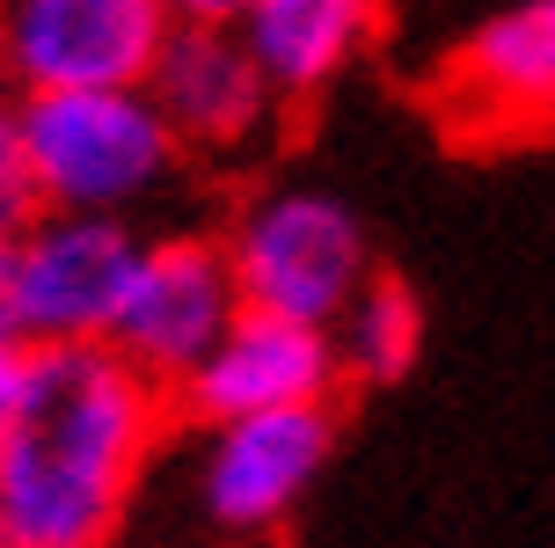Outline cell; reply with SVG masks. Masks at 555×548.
<instances>
[{
	"mask_svg": "<svg viewBox=\"0 0 555 548\" xmlns=\"http://www.w3.org/2000/svg\"><path fill=\"white\" fill-rule=\"evenodd\" d=\"M37 213H44V191H37V168H29L23 95L0 81V242H8V234H23Z\"/></svg>",
	"mask_w": 555,
	"mask_h": 548,
	"instance_id": "13",
	"label": "cell"
},
{
	"mask_svg": "<svg viewBox=\"0 0 555 548\" xmlns=\"http://www.w3.org/2000/svg\"><path fill=\"white\" fill-rule=\"evenodd\" d=\"M168 23H242L249 0H162Z\"/></svg>",
	"mask_w": 555,
	"mask_h": 548,
	"instance_id": "15",
	"label": "cell"
},
{
	"mask_svg": "<svg viewBox=\"0 0 555 548\" xmlns=\"http://www.w3.org/2000/svg\"><path fill=\"white\" fill-rule=\"evenodd\" d=\"M0 548H8V526H0Z\"/></svg>",
	"mask_w": 555,
	"mask_h": 548,
	"instance_id": "17",
	"label": "cell"
},
{
	"mask_svg": "<svg viewBox=\"0 0 555 548\" xmlns=\"http://www.w3.org/2000/svg\"><path fill=\"white\" fill-rule=\"evenodd\" d=\"M0 329L23 336V329H15V285H8V242H0Z\"/></svg>",
	"mask_w": 555,
	"mask_h": 548,
	"instance_id": "16",
	"label": "cell"
},
{
	"mask_svg": "<svg viewBox=\"0 0 555 548\" xmlns=\"http://www.w3.org/2000/svg\"><path fill=\"white\" fill-rule=\"evenodd\" d=\"M146 95L162 103L168 132L197 162H242L285 117L234 23H168L162 52L146 66Z\"/></svg>",
	"mask_w": 555,
	"mask_h": 548,
	"instance_id": "9",
	"label": "cell"
},
{
	"mask_svg": "<svg viewBox=\"0 0 555 548\" xmlns=\"http://www.w3.org/2000/svg\"><path fill=\"white\" fill-rule=\"evenodd\" d=\"M234 315H242V293H234V264H227L220 234H146L132 285L117 301L111 352H125L146 381L176 387L220 344Z\"/></svg>",
	"mask_w": 555,
	"mask_h": 548,
	"instance_id": "6",
	"label": "cell"
},
{
	"mask_svg": "<svg viewBox=\"0 0 555 548\" xmlns=\"http://www.w3.org/2000/svg\"><path fill=\"white\" fill-rule=\"evenodd\" d=\"M336 366L359 387H395L410 381V366L424 358V301L410 293V278L365 271V285L344 301V315L330 322Z\"/></svg>",
	"mask_w": 555,
	"mask_h": 548,
	"instance_id": "12",
	"label": "cell"
},
{
	"mask_svg": "<svg viewBox=\"0 0 555 548\" xmlns=\"http://www.w3.org/2000/svg\"><path fill=\"white\" fill-rule=\"evenodd\" d=\"M139 242L146 234L125 213H59V205H44L23 234H8L23 344H111Z\"/></svg>",
	"mask_w": 555,
	"mask_h": 548,
	"instance_id": "5",
	"label": "cell"
},
{
	"mask_svg": "<svg viewBox=\"0 0 555 548\" xmlns=\"http://www.w3.org/2000/svg\"><path fill=\"white\" fill-rule=\"evenodd\" d=\"M336 387H344V366H336V336L322 322L242 307L220 329V344L168 387V403H183L197 424H227V417H256V410L336 403Z\"/></svg>",
	"mask_w": 555,
	"mask_h": 548,
	"instance_id": "10",
	"label": "cell"
},
{
	"mask_svg": "<svg viewBox=\"0 0 555 548\" xmlns=\"http://www.w3.org/2000/svg\"><path fill=\"white\" fill-rule=\"evenodd\" d=\"M242 44L263 66V81L285 110L330 95L351 66H359L380 29H388V0H249L242 8Z\"/></svg>",
	"mask_w": 555,
	"mask_h": 548,
	"instance_id": "11",
	"label": "cell"
},
{
	"mask_svg": "<svg viewBox=\"0 0 555 548\" xmlns=\"http://www.w3.org/2000/svg\"><path fill=\"white\" fill-rule=\"evenodd\" d=\"M168 387L111 344H29V387L0 438L8 548H111L162 446Z\"/></svg>",
	"mask_w": 555,
	"mask_h": 548,
	"instance_id": "1",
	"label": "cell"
},
{
	"mask_svg": "<svg viewBox=\"0 0 555 548\" xmlns=\"http://www.w3.org/2000/svg\"><path fill=\"white\" fill-rule=\"evenodd\" d=\"M23 387H29V344L0 329V438L15 432V410H23Z\"/></svg>",
	"mask_w": 555,
	"mask_h": 548,
	"instance_id": "14",
	"label": "cell"
},
{
	"mask_svg": "<svg viewBox=\"0 0 555 548\" xmlns=\"http://www.w3.org/2000/svg\"><path fill=\"white\" fill-rule=\"evenodd\" d=\"M162 37V0H0V81L15 95L146 81Z\"/></svg>",
	"mask_w": 555,
	"mask_h": 548,
	"instance_id": "8",
	"label": "cell"
},
{
	"mask_svg": "<svg viewBox=\"0 0 555 548\" xmlns=\"http://www.w3.org/2000/svg\"><path fill=\"white\" fill-rule=\"evenodd\" d=\"M220 242L234 264L242 307H271V315L322 329L344 315V301L373 271V242H365L359 213L330 191H307V183L256 191Z\"/></svg>",
	"mask_w": 555,
	"mask_h": 548,
	"instance_id": "3",
	"label": "cell"
},
{
	"mask_svg": "<svg viewBox=\"0 0 555 548\" xmlns=\"http://www.w3.org/2000/svg\"><path fill=\"white\" fill-rule=\"evenodd\" d=\"M23 139L37 191L59 213H125L183 176V139L168 132L162 103L146 81H103V88H44L23 95Z\"/></svg>",
	"mask_w": 555,
	"mask_h": 548,
	"instance_id": "2",
	"label": "cell"
},
{
	"mask_svg": "<svg viewBox=\"0 0 555 548\" xmlns=\"http://www.w3.org/2000/svg\"><path fill=\"white\" fill-rule=\"evenodd\" d=\"M336 454V403H300V410H256L205 424V454H197V497L205 520L249 541L278 534L300 512V497L322 483Z\"/></svg>",
	"mask_w": 555,
	"mask_h": 548,
	"instance_id": "7",
	"label": "cell"
},
{
	"mask_svg": "<svg viewBox=\"0 0 555 548\" xmlns=\"http://www.w3.org/2000/svg\"><path fill=\"white\" fill-rule=\"evenodd\" d=\"M431 117L453 146H555V0H512L431 74Z\"/></svg>",
	"mask_w": 555,
	"mask_h": 548,
	"instance_id": "4",
	"label": "cell"
}]
</instances>
